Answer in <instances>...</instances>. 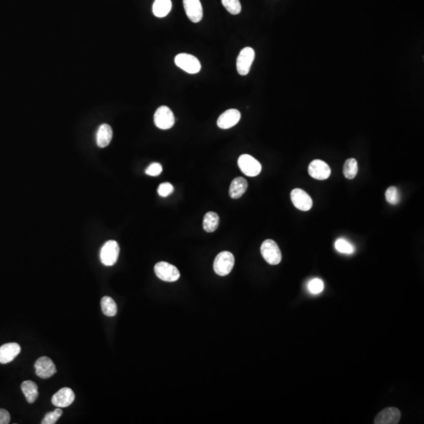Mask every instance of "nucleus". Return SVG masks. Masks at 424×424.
I'll use <instances>...</instances> for the list:
<instances>
[{
  "instance_id": "423d86ee",
  "label": "nucleus",
  "mask_w": 424,
  "mask_h": 424,
  "mask_svg": "<svg viewBox=\"0 0 424 424\" xmlns=\"http://www.w3.org/2000/svg\"><path fill=\"white\" fill-rule=\"evenodd\" d=\"M175 118L173 112L167 106L159 107L154 114L155 125L161 130H168L175 125Z\"/></svg>"
},
{
  "instance_id": "6ab92c4d",
  "label": "nucleus",
  "mask_w": 424,
  "mask_h": 424,
  "mask_svg": "<svg viewBox=\"0 0 424 424\" xmlns=\"http://www.w3.org/2000/svg\"><path fill=\"white\" fill-rule=\"evenodd\" d=\"M21 390L25 396L26 400L29 403L32 404L36 402L38 399L39 392L38 386L34 382L31 380H27L21 383Z\"/></svg>"
},
{
  "instance_id": "f8f14e48",
  "label": "nucleus",
  "mask_w": 424,
  "mask_h": 424,
  "mask_svg": "<svg viewBox=\"0 0 424 424\" xmlns=\"http://www.w3.org/2000/svg\"><path fill=\"white\" fill-rule=\"evenodd\" d=\"M75 400V393L72 389L64 387L52 397V404L58 408L69 407Z\"/></svg>"
},
{
  "instance_id": "a878e982",
  "label": "nucleus",
  "mask_w": 424,
  "mask_h": 424,
  "mask_svg": "<svg viewBox=\"0 0 424 424\" xmlns=\"http://www.w3.org/2000/svg\"><path fill=\"white\" fill-rule=\"evenodd\" d=\"M385 196H386V201L390 203V205H397L400 201L399 190L394 186H390L386 189Z\"/></svg>"
},
{
  "instance_id": "f03ea898",
  "label": "nucleus",
  "mask_w": 424,
  "mask_h": 424,
  "mask_svg": "<svg viewBox=\"0 0 424 424\" xmlns=\"http://www.w3.org/2000/svg\"><path fill=\"white\" fill-rule=\"evenodd\" d=\"M175 62L178 67L189 74H196L201 69L200 61L189 53H179L175 57Z\"/></svg>"
},
{
  "instance_id": "f3484780",
  "label": "nucleus",
  "mask_w": 424,
  "mask_h": 424,
  "mask_svg": "<svg viewBox=\"0 0 424 424\" xmlns=\"http://www.w3.org/2000/svg\"><path fill=\"white\" fill-rule=\"evenodd\" d=\"M112 138V127H110L108 124H101L97 132V145L99 146L100 148H105L111 143Z\"/></svg>"
},
{
  "instance_id": "39448f33",
  "label": "nucleus",
  "mask_w": 424,
  "mask_h": 424,
  "mask_svg": "<svg viewBox=\"0 0 424 424\" xmlns=\"http://www.w3.org/2000/svg\"><path fill=\"white\" fill-rule=\"evenodd\" d=\"M238 166L241 172L249 177H255L260 175L262 165L251 155L243 154L238 159Z\"/></svg>"
},
{
  "instance_id": "f257e3e1",
  "label": "nucleus",
  "mask_w": 424,
  "mask_h": 424,
  "mask_svg": "<svg viewBox=\"0 0 424 424\" xmlns=\"http://www.w3.org/2000/svg\"><path fill=\"white\" fill-rule=\"evenodd\" d=\"M235 259L234 255L230 251H222L215 258L214 262V270L219 276H227L230 274L234 268Z\"/></svg>"
},
{
  "instance_id": "aec40b11",
  "label": "nucleus",
  "mask_w": 424,
  "mask_h": 424,
  "mask_svg": "<svg viewBox=\"0 0 424 424\" xmlns=\"http://www.w3.org/2000/svg\"><path fill=\"white\" fill-rule=\"evenodd\" d=\"M172 4L171 0H155L153 12L156 17H164L170 13Z\"/></svg>"
},
{
  "instance_id": "4468645a",
  "label": "nucleus",
  "mask_w": 424,
  "mask_h": 424,
  "mask_svg": "<svg viewBox=\"0 0 424 424\" xmlns=\"http://www.w3.org/2000/svg\"><path fill=\"white\" fill-rule=\"evenodd\" d=\"M241 114L235 108H230L218 117L217 125L221 129H229L238 124Z\"/></svg>"
},
{
  "instance_id": "20e7f679",
  "label": "nucleus",
  "mask_w": 424,
  "mask_h": 424,
  "mask_svg": "<svg viewBox=\"0 0 424 424\" xmlns=\"http://www.w3.org/2000/svg\"><path fill=\"white\" fill-rule=\"evenodd\" d=\"M154 271L157 277L163 281L175 282L180 277V273L177 267L166 262L156 263Z\"/></svg>"
},
{
  "instance_id": "412c9836",
  "label": "nucleus",
  "mask_w": 424,
  "mask_h": 424,
  "mask_svg": "<svg viewBox=\"0 0 424 424\" xmlns=\"http://www.w3.org/2000/svg\"><path fill=\"white\" fill-rule=\"evenodd\" d=\"M219 225V217L214 211H209L205 215L203 221V228L208 233L215 232Z\"/></svg>"
},
{
  "instance_id": "5701e85b",
  "label": "nucleus",
  "mask_w": 424,
  "mask_h": 424,
  "mask_svg": "<svg viewBox=\"0 0 424 424\" xmlns=\"http://www.w3.org/2000/svg\"><path fill=\"white\" fill-rule=\"evenodd\" d=\"M358 172V164L357 161L354 158L348 159L346 160L344 166V175L347 179H353L356 177Z\"/></svg>"
},
{
  "instance_id": "7c9ffc66",
  "label": "nucleus",
  "mask_w": 424,
  "mask_h": 424,
  "mask_svg": "<svg viewBox=\"0 0 424 424\" xmlns=\"http://www.w3.org/2000/svg\"><path fill=\"white\" fill-rule=\"evenodd\" d=\"M11 421V415L6 409H0V424H7Z\"/></svg>"
},
{
  "instance_id": "0eeeda50",
  "label": "nucleus",
  "mask_w": 424,
  "mask_h": 424,
  "mask_svg": "<svg viewBox=\"0 0 424 424\" xmlns=\"http://www.w3.org/2000/svg\"><path fill=\"white\" fill-rule=\"evenodd\" d=\"M120 247L115 241H108L101 247L100 259L105 266H114L118 260Z\"/></svg>"
},
{
  "instance_id": "393cba45",
  "label": "nucleus",
  "mask_w": 424,
  "mask_h": 424,
  "mask_svg": "<svg viewBox=\"0 0 424 424\" xmlns=\"http://www.w3.org/2000/svg\"><path fill=\"white\" fill-rule=\"evenodd\" d=\"M222 4L227 11L233 15L241 13V5L239 0H222Z\"/></svg>"
},
{
  "instance_id": "9d476101",
  "label": "nucleus",
  "mask_w": 424,
  "mask_h": 424,
  "mask_svg": "<svg viewBox=\"0 0 424 424\" xmlns=\"http://www.w3.org/2000/svg\"><path fill=\"white\" fill-rule=\"evenodd\" d=\"M291 200L294 206L302 211H307L313 206L312 198L307 192L301 189H295L291 192Z\"/></svg>"
},
{
  "instance_id": "7ed1b4c3",
  "label": "nucleus",
  "mask_w": 424,
  "mask_h": 424,
  "mask_svg": "<svg viewBox=\"0 0 424 424\" xmlns=\"http://www.w3.org/2000/svg\"><path fill=\"white\" fill-rule=\"evenodd\" d=\"M261 254L266 263L277 265L282 260L281 251L278 245L273 240H266L261 245Z\"/></svg>"
},
{
  "instance_id": "cd10ccee",
  "label": "nucleus",
  "mask_w": 424,
  "mask_h": 424,
  "mask_svg": "<svg viewBox=\"0 0 424 424\" xmlns=\"http://www.w3.org/2000/svg\"><path fill=\"white\" fill-rule=\"evenodd\" d=\"M308 289L311 293L318 295L324 290L323 281L319 278L313 279L308 284Z\"/></svg>"
},
{
  "instance_id": "9b49d317",
  "label": "nucleus",
  "mask_w": 424,
  "mask_h": 424,
  "mask_svg": "<svg viewBox=\"0 0 424 424\" xmlns=\"http://www.w3.org/2000/svg\"><path fill=\"white\" fill-rule=\"evenodd\" d=\"M308 172L311 177L317 180H325L331 175V168L325 161L315 160L309 163Z\"/></svg>"
},
{
  "instance_id": "1a4fd4ad",
  "label": "nucleus",
  "mask_w": 424,
  "mask_h": 424,
  "mask_svg": "<svg viewBox=\"0 0 424 424\" xmlns=\"http://www.w3.org/2000/svg\"><path fill=\"white\" fill-rule=\"evenodd\" d=\"M34 367L36 375L42 379H48L57 373L54 363L48 357H40L35 363Z\"/></svg>"
},
{
  "instance_id": "ddd939ff",
  "label": "nucleus",
  "mask_w": 424,
  "mask_h": 424,
  "mask_svg": "<svg viewBox=\"0 0 424 424\" xmlns=\"http://www.w3.org/2000/svg\"><path fill=\"white\" fill-rule=\"evenodd\" d=\"M183 6L188 18L192 22L198 23L202 20L203 8L200 0H183Z\"/></svg>"
},
{
  "instance_id": "a211bd4d",
  "label": "nucleus",
  "mask_w": 424,
  "mask_h": 424,
  "mask_svg": "<svg viewBox=\"0 0 424 424\" xmlns=\"http://www.w3.org/2000/svg\"><path fill=\"white\" fill-rule=\"evenodd\" d=\"M247 182L245 179L242 177H237L233 180L230 185V197L233 199H238L244 195L247 189Z\"/></svg>"
},
{
  "instance_id": "bb28decb",
  "label": "nucleus",
  "mask_w": 424,
  "mask_h": 424,
  "mask_svg": "<svg viewBox=\"0 0 424 424\" xmlns=\"http://www.w3.org/2000/svg\"><path fill=\"white\" fill-rule=\"evenodd\" d=\"M62 415V410L61 408L56 409L53 412H48L42 421V424H54L60 419Z\"/></svg>"
},
{
  "instance_id": "c85d7f7f",
  "label": "nucleus",
  "mask_w": 424,
  "mask_h": 424,
  "mask_svg": "<svg viewBox=\"0 0 424 424\" xmlns=\"http://www.w3.org/2000/svg\"><path fill=\"white\" fill-rule=\"evenodd\" d=\"M157 191H158L159 195L160 196L166 197L173 192L174 187L172 184L169 183V182H163L159 186Z\"/></svg>"
},
{
  "instance_id": "4be33fe9",
  "label": "nucleus",
  "mask_w": 424,
  "mask_h": 424,
  "mask_svg": "<svg viewBox=\"0 0 424 424\" xmlns=\"http://www.w3.org/2000/svg\"><path fill=\"white\" fill-rule=\"evenodd\" d=\"M101 310L108 317H114L117 314V306L115 301L109 296H104L101 300Z\"/></svg>"
},
{
  "instance_id": "b1692460",
  "label": "nucleus",
  "mask_w": 424,
  "mask_h": 424,
  "mask_svg": "<svg viewBox=\"0 0 424 424\" xmlns=\"http://www.w3.org/2000/svg\"><path fill=\"white\" fill-rule=\"evenodd\" d=\"M335 247L338 252L343 253V254L350 255L354 253V246L349 243L348 241H346L345 239H338L335 241Z\"/></svg>"
},
{
  "instance_id": "c756f323",
  "label": "nucleus",
  "mask_w": 424,
  "mask_h": 424,
  "mask_svg": "<svg viewBox=\"0 0 424 424\" xmlns=\"http://www.w3.org/2000/svg\"><path fill=\"white\" fill-rule=\"evenodd\" d=\"M163 172L162 165L159 163H153L146 170V173L150 176H158Z\"/></svg>"
},
{
  "instance_id": "dca6fc26",
  "label": "nucleus",
  "mask_w": 424,
  "mask_h": 424,
  "mask_svg": "<svg viewBox=\"0 0 424 424\" xmlns=\"http://www.w3.org/2000/svg\"><path fill=\"white\" fill-rule=\"evenodd\" d=\"M21 352V347L16 343H9L0 347V363L7 364L14 361Z\"/></svg>"
},
{
  "instance_id": "6e6552de",
  "label": "nucleus",
  "mask_w": 424,
  "mask_h": 424,
  "mask_svg": "<svg viewBox=\"0 0 424 424\" xmlns=\"http://www.w3.org/2000/svg\"><path fill=\"white\" fill-rule=\"evenodd\" d=\"M256 53L251 47H244L239 53L237 59V69L241 76L248 74L254 62Z\"/></svg>"
},
{
  "instance_id": "2eb2a0df",
  "label": "nucleus",
  "mask_w": 424,
  "mask_h": 424,
  "mask_svg": "<svg viewBox=\"0 0 424 424\" xmlns=\"http://www.w3.org/2000/svg\"><path fill=\"white\" fill-rule=\"evenodd\" d=\"M401 419V412L397 408H386L375 418V424H397Z\"/></svg>"
}]
</instances>
